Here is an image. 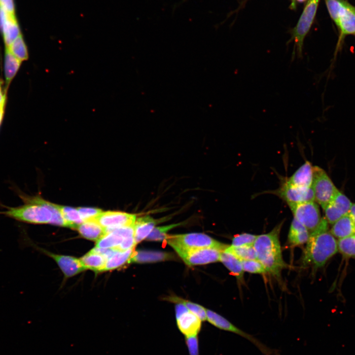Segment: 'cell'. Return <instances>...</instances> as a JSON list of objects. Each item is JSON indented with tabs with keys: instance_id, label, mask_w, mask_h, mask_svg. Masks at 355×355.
<instances>
[{
	"instance_id": "obj_17",
	"label": "cell",
	"mask_w": 355,
	"mask_h": 355,
	"mask_svg": "<svg viewBox=\"0 0 355 355\" xmlns=\"http://www.w3.org/2000/svg\"><path fill=\"white\" fill-rule=\"evenodd\" d=\"M0 31L2 34L5 47L11 44L21 35L18 23L15 15L7 13L0 23Z\"/></svg>"
},
{
	"instance_id": "obj_18",
	"label": "cell",
	"mask_w": 355,
	"mask_h": 355,
	"mask_svg": "<svg viewBox=\"0 0 355 355\" xmlns=\"http://www.w3.org/2000/svg\"><path fill=\"white\" fill-rule=\"evenodd\" d=\"M174 256L170 253L152 250L134 251L129 261L130 263H151L173 259Z\"/></svg>"
},
{
	"instance_id": "obj_12",
	"label": "cell",
	"mask_w": 355,
	"mask_h": 355,
	"mask_svg": "<svg viewBox=\"0 0 355 355\" xmlns=\"http://www.w3.org/2000/svg\"><path fill=\"white\" fill-rule=\"evenodd\" d=\"M337 27L339 29L340 36L335 54L341 48L346 36L355 35V7L343 0L339 10Z\"/></svg>"
},
{
	"instance_id": "obj_11",
	"label": "cell",
	"mask_w": 355,
	"mask_h": 355,
	"mask_svg": "<svg viewBox=\"0 0 355 355\" xmlns=\"http://www.w3.org/2000/svg\"><path fill=\"white\" fill-rule=\"evenodd\" d=\"M136 218L135 214L108 211H103L95 220L108 232L116 228L133 226Z\"/></svg>"
},
{
	"instance_id": "obj_25",
	"label": "cell",
	"mask_w": 355,
	"mask_h": 355,
	"mask_svg": "<svg viewBox=\"0 0 355 355\" xmlns=\"http://www.w3.org/2000/svg\"><path fill=\"white\" fill-rule=\"evenodd\" d=\"M80 259L86 269L96 272H103L106 261L104 256L92 249Z\"/></svg>"
},
{
	"instance_id": "obj_22",
	"label": "cell",
	"mask_w": 355,
	"mask_h": 355,
	"mask_svg": "<svg viewBox=\"0 0 355 355\" xmlns=\"http://www.w3.org/2000/svg\"><path fill=\"white\" fill-rule=\"evenodd\" d=\"M76 229L83 237L92 241H97L106 233V230L95 220L84 221Z\"/></svg>"
},
{
	"instance_id": "obj_37",
	"label": "cell",
	"mask_w": 355,
	"mask_h": 355,
	"mask_svg": "<svg viewBox=\"0 0 355 355\" xmlns=\"http://www.w3.org/2000/svg\"><path fill=\"white\" fill-rule=\"evenodd\" d=\"M185 342L189 355H199L198 335L185 337Z\"/></svg>"
},
{
	"instance_id": "obj_36",
	"label": "cell",
	"mask_w": 355,
	"mask_h": 355,
	"mask_svg": "<svg viewBox=\"0 0 355 355\" xmlns=\"http://www.w3.org/2000/svg\"><path fill=\"white\" fill-rule=\"evenodd\" d=\"M325 2L331 17L338 26L342 0H325Z\"/></svg>"
},
{
	"instance_id": "obj_19",
	"label": "cell",
	"mask_w": 355,
	"mask_h": 355,
	"mask_svg": "<svg viewBox=\"0 0 355 355\" xmlns=\"http://www.w3.org/2000/svg\"><path fill=\"white\" fill-rule=\"evenodd\" d=\"M158 222L148 215L137 217L134 225V237L136 244L147 238Z\"/></svg>"
},
{
	"instance_id": "obj_34",
	"label": "cell",
	"mask_w": 355,
	"mask_h": 355,
	"mask_svg": "<svg viewBox=\"0 0 355 355\" xmlns=\"http://www.w3.org/2000/svg\"><path fill=\"white\" fill-rule=\"evenodd\" d=\"M257 235L248 233H243L235 236L232 240L231 246L240 247L253 245Z\"/></svg>"
},
{
	"instance_id": "obj_3",
	"label": "cell",
	"mask_w": 355,
	"mask_h": 355,
	"mask_svg": "<svg viewBox=\"0 0 355 355\" xmlns=\"http://www.w3.org/2000/svg\"><path fill=\"white\" fill-rule=\"evenodd\" d=\"M283 222L277 225L269 233L257 235L253 244L257 259L268 273L276 277H280L282 270L287 266L283 258L280 241Z\"/></svg>"
},
{
	"instance_id": "obj_31",
	"label": "cell",
	"mask_w": 355,
	"mask_h": 355,
	"mask_svg": "<svg viewBox=\"0 0 355 355\" xmlns=\"http://www.w3.org/2000/svg\"><path fill=\"white\" fill-rule=\"evenodd\" d=\"M7 48L20 61L28 59L27 47L21 34Z\"/></svg>"
},
{
	"instance_id": "obj_5",
	"label": "cell",
	"mask_w": 355,
	"mask_h": 355,
	"mask_svg": "<svg viewBox=\"0 0 355 355\" xmlns=\"http://www.w3.org/2000/svg\"><path fill=\"white\" fill-rule=\"evenodd\" d=\"M166 240L174 250L204 248H216L224 250L228 246L202 233L168 235Z\"/></svg>"
},
{
	"instance_id": "obj_28",
	"label": "cell",
	"mask_w": 355,
	"mask_h": 355,
	"mask_svg": "<svg viewBox=\"0 0 355 355\" xmlns=\"http://www.w3.org/2000/svg\"><path fill=\"white\" fill-rule=\"evenodd\" d=\"M59 209L65 220L69 224L70 228L76 229L83 222L77 208L58 205Z\"/></svg>"
},
{
	"instance_id": "obj_9",
	"label": "cell",
	"mask_w": 355,
	"mask_h": 355,
	"mask_svg": "<svg viewBox=\"0 0 355 355\" xmlns=\"http://www.w3.org/2000/svg\"><path fill=\"white\" fill-rule=\"evenodd\" d=\"M177 325L185 337L197 336L202 327V320L181 304L175 306Z\"/></svg>"
},
{
	"instance_id": "obj_27",
	"label": "cell",
	"mask_w": 355,
	"mask_h": 355,
	"mask_svg": "<svg viewBox=\"0 0 355 355\" xmlns=\"http://www.w3.org/2000/svg\"><path fill=\"white\" fill-rule=\"evenodd\" d=\"M165 300L176 304H181L197 316L202 321L207 320L206 309L203 306L177 296H168L165 298Z\"/></svg>"
},
{
	"instance_id": "obj_1",
	"label": "cell",
	"mask_w": 355,
	"mask_h": 355,
	"mask_svg": "<svg viewBox=\"0 0 355 355\" xmlns=\"http://www.w3.org/2000/svg\"><path fill=\"white\" fill-rule=\"evenodd\" d=\"M17 193L24 204L16 207L3 206L7 210L0 211V214L23 222L37 224L50 223L70 227L63 218L58 205L47 201L39 195L30 196L19 190Z\"/></svg>"
},
{
	"instance_id": "obj_39",
	"label": "cell",
	"mask_w": 355,
	"mask_h": 355,
	"mask_svg": "<svg viewBox=\"0 0 355 355\" xmlns=\"http://www.w3.org/2000/svg\"><path fill=\"white\" fill-rule=\"evenodd\" d=\"M6 91L2 88V83L0 79V125L1 123L6 99Z\"/></svg>"
},
{
	"instance_id": "obj_40",
	"label": "cell",
	"mask_w": 355,
	"mask_h": 355,
	"mask_svg": "<svg viewBox=\"0 0 355 355\" xmlns=\"http://www.w3.org/2000/svg\"><path fill=\"white\" fill-rule=\"evenodd\" d=\"M348 214L351 217L355 225V203L352 204Z\"/></svg>"
},
{
	"instance_id": "obj_41",
	"label": "cell",
	"mask_w": 355,
	"mask_h": 355,
	"mask_svg": "<svg viewBox=\"0 0 355 355\" xmlns=\"http://www.w3.org/2000/svg\"><path fill=\"white\" fill-rule=\"evenodd\" d=\"M292 5H292V8H294V7H295V0H292Z\"/></svg>"
},
{
	"instance_id": "obj_14",
	"label": "cell",
	"mask_w": 355,
	"mask_h": 355,
	"mask_svg": "<svg viewBox=\"0 0 355 355\" xmlns=\"http://www.w3.org/2000/svg\"><path fill=\"white\" fill-rule=\"evenodd\" d=\"M134 225L116 228L106 232L97 241L95 247L115 249L126 239L134 236Z\"/></svg>"
},
{
	"instance_id": "obj_2",
	"label": "cell",
	"mask_w": 355,
	"mask_h": 355,
	"mask_svg": "<svg viewBox=\"0 0 355 355\" xmlns=\"http://www.w3.org/2000/svg\"><path fill=\"white\" fill-rule=\"evenodd\" d=\"M328 223L323 218L319 226L310 233L302 256L303 266L322 267L338 252L337 241L328 230Z\"/></svg>"
},
{
	"instance_id": "obj_8",
	"label": "cell",
	"mask_w": 355,
	"mask_h": 355,
	"mask_svg": "<svg viewBox=\"0 0 355 355\" xmlns=\"http://www.w3.org/2000/svg\"><path fill=\"white\" fill-rule=\"evenodd\" d=\"M290 209L294 218L303 225L310 233L315 230L322 220L319 206L315 201L302 203Z\"/></svg>"
},
{
	"instance_id": "obj_6",
	"label": "cell",
	"mask_w": 355,
	"mask_h": 355,
	"mask_svg": "<svg viewBox=\"0 0 355 355\" xmlns=\"http://www.w3.org/2000/svg\"><path fill=\"white\" fill-rule=\"evenodd\" d=\"M316 201L322 209L331 201L338 189L324 170L313 167V179L311 186Z\"/></svg>"
},
{
	"instance_id": "obj_16",
	"label": "cell",
	"mask_w": 355,
	"mask_h": 355,
	"mask_svg": "<svg viewBox=\"0 0 355 355\" xmlns=\"http://www.w3.org/2000/svg\"><path fill=\"white\" fill-rule=\"evenodd\" d=\"M313 179V167L307 161L301 165L286 181L290 185L301 187L310 188Z\"/></svg>"
},
{
	"instance_id": "obj_29",
	"label": "cell",
	"mask_w": 355,
	"mask_h": 355,
	"mask_svg": "<svg viewBox=\"0 0 355 355\" xmlns=\"http://www.w3.org/2000/svg\"><path fill=\"white\" fill-rule=\"evenodd\" d=\"M337 246L338 251L344 257L355 258V234L339 239Z\"/></svg>"
},
{
	"instance_id": "obj_24",
	"label": "cell",
	"mask_w": 355,
	"mask_h": 355,
	"mask_svg": "<svg viewBox=\"0 0 355 355\" xmlns=\"http://www.w3.org/2000/svg\"><path fill=\"white\" fill-rule=\"evenodd\" d=\"M21 61L16 58L9 50L8 48H5L4 55V75L5 78V90L7 88L17 72L18 71Z\"/></svg>"
},
{
	"instance_id": "obj_23",
	"label": "cell",
	"mask_w": 355,
	"mask_h": 355,
	"mask_svg": "<svg viewBox=\"0 0 355 355\" xmlns=\"http://www.w3.org/2000/svg\"><path fill=\"white\" fill-rule=\"evenodd\" d=\"M330 232L334 237L339 239L346 238L355 234V225L347 214L333 224Z\"/></svg>"
},
{
	"instance_id": "obj_15",
	"label": "cell",
	"mask_w": 355,
	"mask_h": 355,
	"mask_svg": "<svg viewBox=\"0 0 355 355\" xmlns=\"http://www.w3.org/2000/svg\"><path fill=\"white\" fill-rule=\"evenodd\" d=\"M53 258L67 277H72L86 269L80 259L45 251Z\"/></svg>"
},
{
	"instance_id": "obj_32",
	"label": "cell",
	"mask_w": 355,
	"mask_h": 355,
	"mask_svg": "<svg viewBox=\"0 0 355 355\" xmlns=\"http://www.w3.org/2000/svg\"><path fill=\"white\" fill-rule=\"evenodd\" d=\"M180 224L181 223H179L155 227L147 237L146 239L153 241H163L166 240L168 235V232Z\"/></svg>"
},
{
	"instance_id": "obj_30",
	"label": "cell",
	"mask_w": 355,
	"mask_h": 355,
	"mask_svg": "<svg viewBox=\"0 0 355 355\" xmlns=\"http://www.w3.org/2000/svg\"><path fill=\"white\" fill-rule=\"evenodd\" d=\"M226 249L241 260L257 259L256 253L253 245L233 247L228 246Z\"/></svg>"
},
{
	"instance_id": "obj_7",
	"label": "cell",
	"mask_w": 355,
	"mask_h": 355,
	"mask_svg": "<svg viewBox=\"0 0 355 355\" xmlns=\"http://www.w3.org/2000/svg\"><path fill=\"white\" fill-rule=\"evenodd\" d=\"M175 250L186 265L191 266L219 261L221 253L224 250L216 248H204Z\"/></svg>"
},
{
	"instance_id": "obj_35",
	"label": "cell",
	"mask_w": 355,
	"mask_h": 355,
	"mask_svg": "<svg viewBox=\"0 0 355 355\" xmlns=\"http://www.w3.org/2000/svg\"><path fill=\"white\" fill-rule=\"evenodd\" d=\"M77 209L83 221L95 220L103 212L95 208L79 207Z\"/></svg>"
},
{
	"instance_id": "obj_33",
	"label": "cell",
	"mask_w": 355,
	"mask_h": 355,
	"mask_svg": "<svg viewBox=\"0 0 355 355\" xmlns=\"http://www.w3.org/2000/svg\"><path fill=\"white\" fill-rule=\"evenodd\" d=\"M241 262L244 272L259 274L268 273L264 266L257 259L241 260Z\"/></svg>"
},
{
	"instance_id": "obj_42",
	"label": "cell",
	"mask_w": 355,
	"mask_h": 355,
	"mask_svg": "<svg viewBox=\"0 0 355 355\" xmlns=\"http://www.w3.org/2000/svg\"><path fill=\"white\" fill-rule=\"evenodd\" d=\"M297 0L298 1H300V2H302V1H305V0Z\"/></svg>"
},
{
	"instance_id": "obj_13",
	"label": "cell",
	"mask_w": 355,
	"mask_h": 355,
	"mask_svg": "<svg viewBox=\"0 0 355 355\" xmlns=\"http://www.w3.org/2000/svg\"><path fill=\"white\" fill-rule=\"evenodd\" d=\"M352 204L345 194L338 190L331 201L323 209L327 222L333 224L343 216L348 214Z\"/></svg>"
},
{
	"instance_id": "obj_20",
	"label": "cell",
	"mask_w": 355,
	"mask_h": 355,
	"mask_svg": "<svg viewBox=\"0 0 355 355\" xmlns=\"http://www.w3.org/2000/svg\"><path fill=\"white\" fill-rule=\"evenodd\" d=\"M226 248L222 251L219 261L225 266L233 276L236 277L240 283H244L245 272L243 269L241 260L231 251L227 250Z\"/></svg>"
},
{
	"instance_id": "obj_10",
	"label": "cell",
	"mask_w": 355,
	"mask_h": 355,
	"mask_svg": "<svg viewBox=\"0 0 355 355\" xmlns=\"http://www.w3.org/2000/svg\"><path fill=\"white\" fill-rule=\"evenodd\" d=\"M276 193L285 201L289 208L297 204L315 201L314 191L310 188H301L289 184L285 180Z\"/></svg>"
},
{
	"instance_id": "obj_21",
	"label": "cell",
	"mask_w": 355,
	"mask_h": 355,
	"mask_svg": "<svg viewBox=\"0 0 355 355\" xmlns=\"http://www.w3.org/2000/svg\"><path fill=\"white\" fill-rule=\"evenodd\" d=\"M310 233L308 229L293 218L288 234V243L291 247L303 245L309 240Z\"/></svg>"
},
{
	"instance_id": "obj_26",
	"label": "cell",
	"mask_w": 355,
	"mask_h": 355,
	"mask_svg": "<svg viewBox=\"0 0 355 355\" xmlns=\"http://www.w3.org/2000/svg\"><path fill=\"white\" fill-rule=\"evenodd\" d=\"M134 248L123 251L117 250L107 259L103 272L115 269L128 263Z\"/></svg>"
},
{
	"instance_id": "obj_4",
	"label": "cell",
	"mask_w": 355,
	"mask_h": 355,
	"mask_svg": "<svg viewBox=\"0 0 355 355\" xmlns=\"http://www.w3.org/2000/svg\"><path fill=\"white\" fill-rule=\"evenodd\" d=\"M319 1V0L308 1L297 25L291 31V38L287 42V44L292 41L294 42L291 61L294 60L295 55L298 59L303 58L304 40L313 23Z\"/></svg>"
},
{
	"instance_id": "obj_38",
	"label": "cell",
	"mask_w": 355,
	"mask_h": 355,
	"mask_svg": "<svg viewBox=\"0 0 355 355\" xmlns=\"http://www.w3.org/2000/svg\"><path fill=\"white\" fill-rule=\"evenodd\" d=\"M0 7L8 13L15 15V7L14 0H0Z\"/></svg>"
}]
</instances>
